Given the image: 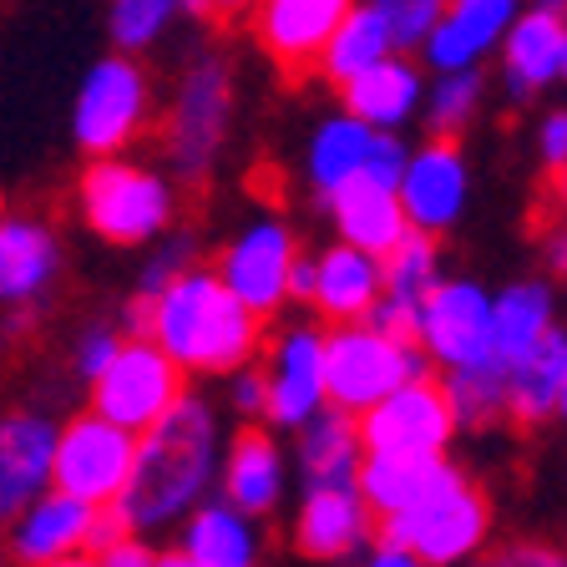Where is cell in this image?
Returning a JSON list of instances; mask_svg holds the SVG:
<instances>
[{
    "instance_id": "obj_14",
    "label": "cell",
    "mask_w": 567,
    "mask_h": 567,
    "mask_svg": "<svg viewBox=\"0 0 567 567\" xmlns=\"http://www.w3.org/2000/svg\"><path fill=\"white\" fill-rule=\"evenodd\" d=\"M415 344L436 375L492 354V289L472 274H441L415 299Z\"/></svg>"
},
{
    "instance_id": "obj_32",
    "label": "cell",
    "mask_w": 567,
    "mask_h": 567,
    "mask_svg": "<svg viewBox=\"0 0 567 567\" xmlns=\"http://www.w3.org/2000/svg\"><path fill=\"white\" fill-rule=\"evenodd\" d=\"M102 25L112 51L157 56L198 21H193V0H102Z\"/></svg>"
},
{
    "instance_id": "obj_28",
    "label": "cell",
    "mask_w": 567,
    "mask_h": 567,
    "mask_svg": "<svg viewBox=\"0 0 567 567\" xmlns=\"http://www.w3.org/2000/svg\"><path fill=\"white\" fill-rule=\"evenodd\" d=\"M567 330H547L537 344L507 360V425L512 431H537L557 415V385H563Z\"/></svg>"
},
{
    "instance_id": "obj_23",
    "label": "cell",
    "mask_w": 567,
    "mask_h": 567,
    "mask_svg": "<svg viewBox=\"0 0 567 567\" xmlns=\"http://www.w3.org/2000/svg\"><path fill=\"white\" fill-rule=\"evenodd\" d=\"M425 76L415 51H385L375 66L354 71L350 82L334 86L344 112L365 122L375 132H411L421 122V96H425Z\"/></svg>"
},
{
    "instance_id": "obj_41",
    "label": "cell",
    "mask_w": 567,
    "mask_h": 567,
    "mask_svg": "<svg viewBox=\"0 0 567 567\" xmlns=\"http://www.w3.org/2000/svg\"><path fill=\"white\" fill-rule=\"evenodd\" d=\"M405 157H411V137L405 132H370V147H365V167L360 173L395 188V177H401Z\"/></svg>"
},
{
    "instance_id": "obj_38",
    "label": "cell",
    "mask_w": 567,
    "mask_h": 567,
    "mask_svg": "<svg viewBox=\"0 0 567 567\" xmlns=\"http://www.w3.org/2000/svg\"><path fill=\"white\" fill-rule=\"evenodd\" d=\"M122 319H86V324H76V334H71L66 344V380L76 390H86L96 380V370L117 354L122 344Z\"/></svg>"
},
{
    "instance_id": "obj_45",
    "label": "cell",
    "mask_w": 567,
    "mask_h": 567,
    "mask_svg": "<svg viewBox=\"0 0 567 567\" xmlns=\"http://www.w3.org/2000/svg\"><path fill=\"white\" fill-rule=\"evenodd\" d=\"M370 324H380L385 334L395 340H415V299H401V295H380L375 309H370Z\"/></svg>"
},
{
    "instance_id": "obj_40",
    "label": "cell",
    "mask_w": 567,
    "mask_h": 567,
    "mask_svg": "<svg viewBox=\"0 0 567 567\" xmlns=\"http://www.w3.org/2000/svg\"><path fill=\"white\" fill-rule=\"evenodd\" d=\"M224 415H238V421H264V370L259 360L228 370L224 375Z\"/></svg>"
},
{
    "instance_id": "obj_4",
    "label": "cell",
    "mask_w": 567,
    "mask_h": 567,
    "mask_svg": "<svg viewBox=\"0 0 567 567\" xmlns=\"http://www.w3.org/2000/svg\"><path fill=\"white\" fill-rule=\"evenodd\" d=\"M71 218L106 248H142L188 218V188L163 163L132 153L82 157V173L71 183Z\"/></svg>"
},
{
    "instance_id": "obj_12",
    "label": "cell",
    "mask_w": 567,
    "mask_h": 567,
    "mask_svg": "<svg viewBox=\"0 0 567 567\" xmlns=\"http://www.w3.org/2000/svg\"><path fill=\"white\" fill-rule=\"evenodd\" d=\"M193 380L173 365V354H163L147 334H122L117 354L96 370V380L82 390L86 405L106 421L127 425V431H147L157 415H167Z\"/></svg>"
},
{
    "instance_id": "obj_51",
    "label": "cell",
    "mask_w": 567,
    "mask_h": 567,
    "mask_svg": "<svg viewBox=\"0 0 567 567\" xmlns=\"http://www.w3.org/2000/svg\"><path fill=\"white\" fill-rule=\"evenodd\" d=\"M557 86L567 92V47H563V71H557Z\"/></svg>"
},
{
    "instance_id": "obj_25",
    "label": "cell",
    "mask_w": 567,
    "mask_h": 567,
    "mask_svg": "<svg viewBox=\"0 0 567 567\" xmlns=\"http://www.w3.org/2000/svg\"><path fill=\"white\" fill-rule=\"evenodd\" d=\"M315 279H309V305L319 324H344V319H365L380 299V259L365 248L330 238L324 248H309Z\"/></svg>"
},
{
    "instance_id": "obj_50",
    "label": "cell",
    "mask_w": 567,
    "mask_h": 567,
    "mask_svg": "<svg viewBox=\"0 0 567 567\" xmlns=\"http://www.w3.org/2000/svg\"><path fill=\"white\" fill-rule=\"evenodd\" d=\"M553 421L567 425V360H563V385H557V415H553Z\"/></svg>"
},
{
    "instance_id": "obj_11",
    "label": "cell",
    "mask_w": 567,
    "mask_h": 567,
    "mask_svg": "<svg viewBox=\"0 0 567 567\" xmlns=\"http://www.w3.org/2000/svg\"><path fill=\"white\" fill-rule=\"evenodd\" d=\"M299 254L305 238L284 213H254L213 248V274L234 289L238 305H248L269 324L289 309V274Z\"/></svg>"
},
{
    "instance_id": "obj_8",
    "label": "cell",
    "mask_w": 567,
    "mask_h": 567,
    "mask_svg": "<svg viewBox=\"0 0 567 567\" xmlns=\"http://www.w3.org/2000/svg\"><path fill=\"white\" fill-rule=\"evenodd\" d=\"M436 375L415 340H395L370 319L324 324V395L330 405L360 415L405 380Z\"/></svg>"
},
{
    "instance_id": "obj_31",
    "label": "cell",
    "mask_w": 567,
    "mask_h": 567,
    "mask_svg": "<svg viewBox=\"0 0 567 567\" xmlns=\"http://www.w3.org/2000/svg\"><path fill=\"white\" fill-rule=\"evenodd\" d=\"M441 390L451 401L461 436H482V431H502L507 425V360L502 354H482L456 370H441Z\"/></svg>"
},
{
    "instance_id": "obj_15",
    "label": "cell",
    "mask_w": 567,
    "mask_h": 567,
    "mask_svg": "<svg viewBox=\"0 0 567 567\" xmlns=\"http://www.w3.org/2000/svg\"><path fill=\"white\" fill-rule=\"evenodd\" d=\"M360 446L390 451V456H451L461 425L451 415V401L436 375L405 380L390 395H380L370 411L354 415Z\"/></svg>"
},
{
    "instance_id": "obj_36",
    "label": "cell",
    "mask_w": 567,
    "mask_h": 567,
    "mask_svg": "<svg viewBox=\"0 0 567 567\" xmlns=\"http://www.w3.org/2000/svg\"><path fill=\"white\" fill-rule=\"evenodd\" d=\"M441 274H446V264H441V238L421 234V228H405V234L380 254V295L421 299Z\"/></svg>"
},
{
    "instance_id": "obj_37",
    "label": "cell",
    "mask_w": 567,
    "mask_h": 567,
    "mask_svg": "<svg viewBox=\"0 0 567 567\" xmlns=\"http://www.w3.org/2000/svg\"><path fill=\"white\" fill-rule=\"evenodd\" d=\"M203 254H208V244H203V234L183 218V224H173L163 238H153V244L142 248V264H137V284H132V295H153V289H163L173 274H183L188 264H198Z\"/></svg>"
},
{
    "instance_id": "obj_13",
    "label": "cell",
    "mask_w": 567,
    "mask_h": 567,
    "mask_svg": "<svg viewBox=\"0 0 567 567\" xmlns=\"http://www.w3.org/2000/svg\"><path fill=\"white\" fill-rule=\"evenodd\" d=\"M132 456H137V431L96 415L92 405L71 411L56 421V451H51V486L92 502V507H112L132 476Z\"/></svg>"
},
{
    "instance_id": "obj_19",
    "label": "cell",
    "mask_w": 567,
    "mask_h": 567,
    "mask_svg": "<svg viewBox=\"0 0 567 567\" xmlns=\"http://www.w3.org/2000/svg\"><path fill=\"white\" fill-rule=\"evenodd\" d=\"M289 482H295V466H289L284 431H274L269 421H238L218 461V496H228L248 517L274 522L289 507Z\"/></svg>"
},
{
    "instance_id": "obj_24",
    "label": "cell",
    "mask_w": 567,
    "mask_h": 567,
    "mask_svg": "<svg viewBox=\"0 0 567 567\" xmlns=\"http://www.w3.org/2000/svg\"><path fill=\"white\" fill-rule=\"evenodd\" d=\"M522 11V0H446V11L421 41V66L425 71H456V66H492L502 35H507L512 16Z\"/></svg>"
},
{
    "instance_id": "obj_48",
    "label": "cell",
    "mask_w": 567,
    "mask_h": 567,
    "mask_svg": "<svg viewBox=\"0 0 567 567\" xmlns=\"http://www.w3.org/2000/svg\"><path fill=\"white\" fill-rule=\"evenodd\" d=\"M543 213H557V218H567V163L553 167V173H543Z\"/></svg>"
},
{
    "instance_id": "obj_2",
    "label": "cell",
    "mask_w": 567,
    "mask_h": 567,
    "mask_svg": "<svg viewBox=\"0 0 567 567\" xmlns=\"http://www.w3.org/2000/svg\"><path fill=\"white\" fill-rule=\"evenodd\" d=\"M122 330L147 334L173 365L198 385V380H224L228 370L248 365L264 344V319L228 289L208 259L188 264L183 274L153 289V295H132L122 305Z\"/></svg>"
},
{
    "instance_id": "obj_20",
    "label": "cell",
    "mask_w": 567,
    "mask_h": 567,
    "mask_svg": "<svg viewBox=\"0 0 567 567\" xmlns=\"http://www.w3.org/2000/svg\"><path fill=\"white\" fill-rule=\"evenodd\" d=\"M375 537V512L354 482L299 486L295 517H289V553L309 563H365V547Z\"/></svg>"
},
{
    "instance_id": "obj_1",
    "label": "cell",
    "mask_w": 567,
    "mask_h": 567,
    "mask_svg": "<svg viewBox=\"0 0 567 567\" xmlns=\"http://www.w3.org/2000/svg\"><path fill=\"white\" fill-rule=\"evenodd\" d=\"M224 441V405H213L198 385H188L173 411L157 415L147 431H137L132 476L122 486V496L112 502V517L127 532L163 543L183 512L218 492Z\"/></svg>"
},
{
    "instance_id": "obj_3",
    "label": "cell",
    "mask_w": 567,
    "mask_h": 567,
    "mask_svg": "<svg viewBox=\"0 0 567 567\" xmlns=\"http://www.w3.org/2000/svg\"><path fill=\"white\" fill-rule=\"evenodd\" d=\"M238 106V71L218 41H203L183 56L167 92H157V163L183 183L188 193H203L218 177V163L234 137Z\"/></svg>"
},
{
    "instance_id": "obj_53",
    "label": "cell",
    "mask_w": 567,
    "mask_h": 567,
    "mask_svg": "<svg viewBox=\"0 0 567 567\" xmlns=\"http://www.w3.org/2000/svg\"><path fill=\"white\" fill-rule=\"evenodd\" d=\"M557 6H567V0H557Z\"/></svg>"
},
{
    "instance_id": "obj_22",
    "label": "cell",
    "mask_w": 567,
    "mask_h": 567,
    "mask_svg": "<svg viewBox=\"0 0 567 567\" xmlns=\"http://www.w3.org/2000/svg\"><path fill=\"white\" fill-rule=\"evenodd\" d=\"M61 415L41 401L0 405V527L51 486V451H56Z\"/></svg>"
},
{
    "instance_id": "obj_35",
    "label": "cell",
    "mask_w": 567,
    "mask_h": 567,
    "mask_svg": "<svg viewBox=\"0 0 567 567\" xmlns=\"http://www.w3.org/2000/svg\"><path fill=\"white\" fill-rule=\"evenodd\" d=\"M486 66H456V71H431L421 96V127L436 137H466L476 127V117L486 112Z\"/></svg>"
},
{
    "instance_id": "obj_43",
    "label": "cell",
    "mask_w": 567,
    "mask_h": 567,
    "mask_svg": "<svg viewBox=\"0 0 567 567\" xmlns=\"http://www.w3.org/2000/svg\"><path fill=\"white\" fill-rule=\"evenodd\" d=\"M96 567H157V537H142V532L122 527L102 553L92 557Z\"/></svg>"
},
{
    "instance_id": "obj_29",
    "label": "cell",
    "mask_w": 567,
    "mask_h": 567,
    "mask_svg": "<svg viewBox=\"0 0 567 567\" xmlns=\"http://www.w3.org/2000/svg\"><path fill=\"white\" fill-rule=\"evenodd\" d=\"M370 132H375V127H365V122L354 117V112H344V106L324 112V117L309 127L305 153H299V177H305L309 198H315V203L330 198L344 177H354L360 167H365Z\"/></svg>"
},
{
    "instance_id": "obj_44",
    "label": "cell",
    "mask_w": 567,
    "mask_h": 567,
    "mask_svg": "<svg viewBox=\"0 0 567 567\" xmlns=\"http://www.w3.org/2000/svg\"><path fill=\"white\" fill-rule=\"evenodd\" d=\"M537 264L547 279H567V218L557 213H543V224H537Z\"/></svg>"
},
{
    "instance_id": "obj_27",
    "label": "cell",
    "mask_w": 567,
    "mask_h": 567,
    "mask_svg": "<svg viewBox=\"0 0 567 567\" xmlns=\"http://www.w3.org/2000/svg\"><path fill=\"white\" fill-rule=\"evenodd\" d=\"M289 441H295L289 466H295L299 486L354 482L360 456H365V446H360V425H354V415L340 411V405L315 411L305 425H295V431H289Z\"/></svg>"
},
{
    "instance_id": "obj_9",
    "label": "cell",
    "mask_w": 567,
    "mask_h": 567,
    "mask_svg": "<svg viewBox=\"0 0 567 567\" xmlns=\"http://www.w3.org/2000/svg\"><path fill=\"white\" fill-rule=\"evenodd\" d=\"M259 370H264V421L274 431H295L315 411L330 405L324 395V324L305 309H284L279 319L264 324L259 344Z\"/></svg>"
},
{
    "instance_id": "obj_26",
    "label": "cell",
    "mask_w": 567,
    "mask_h": 567,
    "mask_svg": "<svg viewBox=\"0 0 567 567\" xmlns=\"http://www.w3.org/2000/svg\"><path fill=\"white\" fill-rule=\"evenodd\" d=\"M319 208H324V218H330L334 238L365 248V254H375V259L405 234V228H411L405 224V213H401L395 188H385V183H375V177H365V173L344 177L330 198H319Z\"/></svg>"
},
{
    "instance_id": "obj_30",
    "label": "cell",
    "mask_w": 567,
    "mask_h": 567,
    "mask_svg": "<svg viewBox=\"0 0 567 567\" xmlns=\"http://www.w3.org/2000/svg\"><path fill=\"white\" fill-rule=\"evenodd\" d=\"M557 324H563V305H557V279L547 274H527L492 289V350L502 360L522 354Z\"/></svg>"
},
{
    "instance_id": "obj_34",
    "label": "cell",
    "mask_w": 567,
    "mask_h": 567,
    "mask_svg": "<svg viewBox=\"0 0 567 567\" xmlns=\"http://www.w3.org/2000/svg\"><path fill=\"white\" fill-rule=\"evenodd\" d=\"M446 456H390V451H365L360 472H354V492L365 496V507L380 517H395L436 482Z\"/></svg>"
},
{
    "instance_id": "obj_18",
    "label": "cell",
    "mask_w": 567,
    "mask_h": 567,
    "mask_svg": "<svg viewBox=\"0 0 567 567\" xmlns=\"http://www.w3.org/2000/svg\"><path fill=\"white\" fill-rule=\"evenodd\" d=\"M269 522L248 517L228 496H203L198 507H188L173 522L163 543H157V563L167 567H254L269 553Z\"/></svg>"
},
{
    "instance_id": "obj_17",
    "label": "cell",
    "mask_w": 567,
    "mask_h": 567,
    "mask_svg": "<svg viewBox=\"0 0 567 567\" xmlns=\"http://www.w3.org/2000/svg\"><path fill=\"white\" fill-rule=\"evenodd\" d=\"M567 47V6L557 0H522V11L512 16L502 47H496V86L507 96V106L532 112L547 92L557 86Z\"/></svg>"
},
{
    "instance_id": "obj_39",
    "label": "cell",
    "mask_w": 567,
    "mask_h": 567,
    "mask_svg": "<svg viewBox=\"0 0 567 567\" xmlns=\"http://www.w3.org/2000/svg\"><path fill=\"white\" fill-rule=\"evenodd\" d=\"M365 6L385 21L395 51H421L425 31H431L436 16L446 11V0H365Z\"/></svg>"
},
{
    "instance_id": "obj_21",
    "label": "cell",
    "mask_w": 567,
    "mask_h": 567,
    "mask_svg": "<svg viewBox=\"0 0 567 567\" xmlns=\"http://www.w3.org/2000/svg\"><path fill=\"white\" fill-rule=\"evenodd\" d=\"M350 6L354 0H259L244 31L284 82H309L319 47L330 41Z\"/></svg>"
},
{
    "instance_id": "obj_52",
    "label": "cell",
    "mask_w": 567,
    "mask_h": 567,
    "mask_svg": "<svg viewBox=\"0 0 567 567\" xmlns=\"http://www.w3.org/2000/svg\"><path fill=\"white\" fill-rule=\"evenodd\" d=\"M0 563H6V553H0Z\"/></svg>"
},
{
    "instance_id": "obj_7",
    "label": "cell",
    "mask_w": 567,
    "mask_h": 567,
    "mask_svg": "<svg viewBox=\"0 0 567 567\" xmlns=\"http://www.w3.org/2000/svg\"><path fill=\"white\" fill-rule=\"evenodd\" d=\"M66 284V238L61 224L35 208L0 203V324L25 340Z\"/></svg>"
},
{
    "instance_id": "obj_49",
    "label": "cell",
    "mask_w": 567,
    "mask_h": 567,
    "mask_svg": "<svg viewBox=\"0 0 567 567\" xmlns=\"http://www.w3.org/2000/svg\"><path fill=\"white\" fill-rule=\"evenodd\" d=\"M309 279H315V264H309V248L295 259V274H289V309L309 305Z\"/></svg>"
},
{
    "instance_id": "obj_16",
    "label": "cell",
    "mask_w": 567,
    "mask_h": 567,
    "mask_svg": "<svg viewBox=\"0 0 567 567\" xmlns=\"http://www.w3.org/2000/svg\"><path fill=\"white\" fill-rule=\"evenodd\" d=\"M395 198H401L411 228L446 238L472 208V157H466L461 137L425 132L421 142H411V157L395 177Z\"/></svg>"
},
{
    "instance_id": "obj_5",
    "label": "cell",
    "mask_w": 567,
    "mask_h": 567,
    "mask_svg": "<svg viewBox=\"0 0 567 567\" xmlns=\"http://www.w3.org/2000/svg\"><path fill=\"white\" fill-rule=\"evenodd\" d=\"M375 532L390 537V543H401L405 553L425 567H456V563H472V557L492 553L496 517H492L486 486L476 482L461 461L446 456L436 482L425 486L405 512L380 517Z\"/></svg>"
},
{
    "instance_id": "obj_6",
    "label": "cell",
    "mask_w": 567,
    "mask_h": 567,
    "mask_svg": "<svg viewBox=\"0 0 567 567\" xmlns=\"http://www.w3.org/2000/svg\"><path fill=\"white\" fill-rule=\"evenodd\" d=\"M157 122V76L147 56L106 51L82 71L71 92V142L82 157L132 153L153 137Z\"/></svg>"
},
{
    "instance_id": "obj_46",
    "label": "cell",
    "mask_w": 567,
    "mask_h": 567,
    "mask_svg": "<svg viewBox=\"0 0 567 567\" xmlns=\"http://www.w3.org/2000/svg\"><path fill=\"white\" fill-rule=\"evenodd\" d=\"M259 0H193V21L198 25H218V31H238L254 16Z\"/></svg>"
},
{
    "instance_id": "obj_47",
    "label": "cell",
    "mask_w": 567,
    "mask_h": 567,
    "mask_svg": "<svg viewBox=\"0 0 567 567\" xmlns=\"http://www.w3.org/2000/svg\"><path fill=\"white\" fill-rule=\"evenodd\" d=\"M496 563H512V567H557L567 563L563 547H547V543H517V547H502Z\"/></svg>"
},
{
    "instance_id": "obj_33",
    "label": "cell",
    "mask_w": 567,
    "mask_h": 567,
    "mask_svg": "<svg viewBox=\"0 0 567 567\" xmlns=\"http://www.w3.org/2000/svg\"><path fill=\"white\" fill-rule=\"evenodd\" d=\"M385 51H395V41H390V31H385V21H380L375 11H370L365 0H354L350 11L340 16V25L330 31V41L319 47V56H315V82H324L334 92L340 82H350L354 71H365V66H375Z\"/></svg>"
},
{
    "instance_id": "obj_10",
    "label": "cell",
    "mask_w": 567,
    "mask_h": 567,
    "mask_svg": "<svg viewBox=\"0 0 567 567\" xmlns=\"http://www.w3.org/2000/svg\"><path fill=\"white\" fill-rule=\"evenodd\" d=\"M117 532H122V522L112 517V507H92L82 496L47 486V492L31 496V502L0 527V553L25 567L92 563Z\"/></svg>"
},
{
    "instance_id": "obj_42",
    "label": "cell",
    "mask_w": 567,
    "mask_h": 567,
    "mask_svg": "<svg viewBox=\"0 0 567 567\" xmlns=\"http://www.w3.org/2000/svg\"><path fill=\"white\" fill-rule=\"evenodd\" d=\"M532 153H537V167L553 173V167L567 163V102L547 106L537 117V132H532Z\"/></svg>"
}]
</instances>
